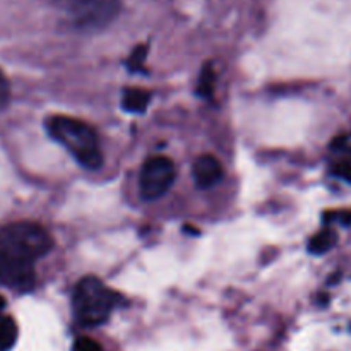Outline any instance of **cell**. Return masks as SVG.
I'll use <instances>...</instances> for the list:
<instances>
[{
    "label": "cell",
    "mask_w": 351,
    "mask_h": 351,
    "mask_svg": "<svg viewBox=\"0 0 351 351\" xmlns=\"http://www.w3.org/2000/svg\"><path fill=\"white\" fill-rule=\"evenodd\" d=\"M17 341V324L12 317L0 315V351H9Z\"/></svg>",
    "instance_id": "9"
},
{
    "label": "cell",
    "mask_w": 351,
    "mask_h": 351,
    "mask_svg": "<svg viewBox=\"0 0 351 351\" xmlns=\"http://www.w3.org/2000/svg\"><path fill=\"white\" fill-rule=\"evenodd\" d=\"M119 304V297L95 276H84L77 281L72 293V311L79 324L95 328L110 317Z\"/></svg>",
    "instance_id": "3"
},
{
    "label": "cell",
    "mask_w": 351,
    "mask_h": 351,
    "mask_svg": "<svg viewBox=\"0 0 351 351\" xmlns=\"http://www.w3.org/2000/svg\"><path fill=\"white\" fill-rule=\"evenodd\" d=\"M72 351H103V350L101 346H99V343H96L95 339L82 336V338L75 339L74 346H72Z\"/></svg>",
    "instance_id": "11"
},
{
    "label": "cell",
    "mask_w": 351,
    "mask_h": 351,
    "mask_svg": "<svg viewBox=\"0 0 351 351\" xmlns=\"http://www.w3.org/2000/svg\"><path fill=\"white\" fill-rule=\"evenodd\" d=\"M122 0H65V10L79 29L98 31L117 19Z\"/></svg>",
    "instance_id": "4"
},
{
    "label": "cell",
    "mask_w": 351,
    "mask_h": 351,
    "mask_svg": "<svg viewBox=\"0 0 351 351\" xmlns=\"http://www.w3.org/2000/svg\"><path fill=\"white\" fill-rule=\"evenodd\" d=\"M175 165L167 156H151L144 161L139 175V191L146 201L163 197L175 182Z\"/></svg>",
    "instance_id": "5"
},
{
    "label": "cell",
    "mask_w": 351,
    "mask_h": 351,
    "mask_svg": "<svg viewBox=\"0 0 351 351\" xmlns=\"http://www.w3.org/2000/svg\"><path fill=\"white\" fill-rule=\"evenodd\" d=\"M3 307H5V300H3V298L0 297V315H2V311H3Z\"/></svg>",
    "instance_id": "14"
},
{
    "label": "cell",
    "mask_w": 351,
    "mask_h": 351,
    "mask_svg": "<svg viewBox=\"0 0 351 351\" xmlns=\"http://www.w3.org/2000/svg\"><path fill=\"white\" fill-rule=\"evenodd\" d=\"M146 47H137L136 50L132 51V57H130V69H139L143 65L144 58H146Z\"/></svg>",
    "instance_id": "13"
},
{
    "label": "cell",
    "mask_w": 351,
    "mask_h": 351,
    "mask_svg": "<svg viewBox=\"0 0 351 351\" xmlns=\"http://www.w3.org/2000/svg\"><path fill=\"white\" fill-rule=\"evenodd\" d=\"M9 99H10V86L7 77L3 75V72L0 71V110L5 108L9 105Z\"/></svg>",
    "instance_id": "12"
},
{
    "label": "cell",
    "mask_w": 351,
    "mask_h": 351,
    "mask_svg": "<svg viewBox=\"0 0 351 351\" xmlns=\"http://www.w3.org/2000/svg\"><path fill=\"white\" fill-rule=\"evenodd\" d=\"M336 240H338V235H336L335 228H324L311 240V245H308V250L312 254H326L328 250H331L335 247Z\"/></svg>",
    "instance_id": "10"
},
{
    "label": "cell",
    "mask_w": 351,
    "mask_h": 351,
    "mask_svg": "<svg viewBox=\"0 0 351 351\" xmlns=\"http://www.w3.org/2000/svg\"><path fill=\"white\" fill-rule=\"evenodd\" d=\"M151 101V93L144 91V89L137 88H129L123 91L122 98V106L127 110V112L141 113L147 108Z\"/></svg>",
    "instance_id": "8"
},
{
    "label": "cell",
    "mask_w": 351,
    "mask_h": 351,
    "mask_svg": "<svg viewBox=\"0 0 351 351\" xmlns=\"http://www.w3.org/2000/svg\"><path fill=\"white\" fill-rule=\"evenodd\" d=\"M51 237L41 225L17 221L0 230V283L14 290L34 285V264L51 250Z\"/></svg>",
    "instance_id": "1"
},
{
    "label": "cell",
    "mask_w": 351,
    "mask_h": 351,
    "mask_svg": "<svg viewBox=\"0 0 351 351\" xmlns=\"http://www.w3.org/2000/svg\"><path fill=\"white\" fill-rule=\"evenodd\" d=\"M45 127L51 139L64 146L82 167L89 170L101 167L103 154L98 136L88 123L72 117L53 115L45 120Z\"/></svg>",
    "instance_id": "2"
},
{
    "label": "cell",
    "mask_w": 351,
    "mask_h": 351,
    "mask_svg": "<svg viewBox=\"0 0 351 351\" xmlns=\"http://www.w3.org/2000/svg\"><path fill=\"white\" fill-rule=\"evenodd\" d=\"M192 175L199 189H211L223 178V167L213 154H202L194 161Z\"/></svg>",
    "instance_id": "6"
},
{
    "label": "cell",
    "mask_w": 351,
    "mask_h": 351,
    "mask_svg": "<svg viewBox=\"0 0 351 351\" xmlns=\"http://www.w3.org/2000/svg\"><path fill=\"white\" fill-rule=\"evenodd\" d=\"M331 171L336 177L351 184V134L338 137L331 146Z\"/></svg>",
    "instance_id": "7"
}]
</instances>
